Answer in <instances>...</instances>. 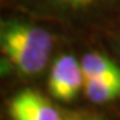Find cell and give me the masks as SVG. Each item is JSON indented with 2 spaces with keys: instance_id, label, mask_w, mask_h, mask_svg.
I'll list each match as a JSON object with an SVG mask.
<instances>
[{
  "instance_id": "cell-3",
  "label": "cell",
  "mask_w": 120,
  "mask_h": 120,
  "mask_svg": "<svg viewBox=\"0 0 120 120\" xmlns=\"http://www.w3.org/2000/svg\"><path fill=\"white\" fill-rule=\"evenodd\" d=\"M112 0H20L34 13L63 20H80L104 8Z\"/></svg>"
},
{
  "instance_id": "cell-6",
  "label": "cell",
  "mask_w": 120,
  "mask_h": 120,
  "mask_svg": "<svg viewBox=\"0 0 120 120\" xmlns=\"http://www.w3.org/2000/svg\"><path fill=\"white\" fill-rule=\"evenodd\" d=\"M83 91L90 101L95 104H104L120 98V82L94 80L84 79Z\"/></svg>"
},
{
  "instance_id": "cell-7",
  "label": "cell",
  "mask_w": 120,
  "mask_h": 120,
  "mask_svg": "<svg viewBox=\"0 0 120 120\" xmlns=\"http://www.w3.org/2000/svg\"><path fill=\"white\" fill-rule=\"evenodd\" d=\"M72 120H100V119H98V117H92V116H87V117H77V119H72Z\"/></svg>"
},
{
  "instance_id": "cell-5",
  "label": "cell",
  "mask_w": 120,
  "mask_h": 120,
  "mask_svg": "<svg viewBox=\"0 0 120 120\" xmlns=\"http://www.w3.org/2000/svg\"><path fill=\"white\" fill-rule=\"evenodd\" d=\"M84 79L120 82V68L113 60L100 52H87L80 60Z\"/></svg>"
},
{
  "instance_id": "cell-4",
  "label": "cell",
  "mask_w": 120,
  "mask_h": 120,
  "mask_svg": "<svg viewBox=\"0 0 120 120\" xmlns=\"http://www.w3.org/2000/svg\"><path fill=\"white\" fill-rule=\"evenodd\" d=\"M12 120H63L60 112L41 94L34 90H23L9 100Z\"/></svg>"
},
{
  "instance_id": "cell-2",
  "label": "cell",
  "mask_w": 120,
  "mask_h": 120,
  "mask_svg": "<svg viewBox=\"0 0 120 120\" xmlns=\"http://www.w3.org/2000/svg\"><path fill=\"white\" fill-rule=\"evenodd\" d=\"M84 87L80 61L73 55L63 53L52 63L48 75V91L60 101H72Z\"/></svg>"
},
{
  "instance_id": "cell-1",
  "label": "cell",
  "mask_w": 120,
  "mask_h": 120,
  "mask_svg": "<svg viewBox=\"0 0 120 120\" xmlns=\"http://www.w3.org/2000/svg\"><path fill=\"white\" fill-rule=\"evenodd\" d=\"M55 39L49 31L23 19L0 22V53L23 76H36L48 65Z\"/></svg>"
},
{
  "instance_id": "cell-8",
  "label": "cell",
  "mask_w": 120,
  "mask_h": 120,
  "mask_svg": "<svg viewBox=\"0 0 120 120\" xmlns=\"http://www.w3.org/2000/svg\"><path fill=\"white\" fill-rule=\"evenodd\" d=\"M119 47H120V40H119Z\"/></svg>"
}]
</instances>
